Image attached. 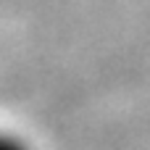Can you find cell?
Segmentation results:
<instances>
[{
    "label": "cell",
    "instance_id": "1",
    "mask_svg": "<svg viewBox=\"0 0 150 150\" xmlns=\"http://www.w3.org/2000/svg\"><path fill=\"white\" fill-rule=\"evenodd\" d=\"M0 150H34V148L21 134L8 132V129H0Z\"/></svg>",
    "mask_w": 150,
    "mask_h": 150
}]
</instances>
